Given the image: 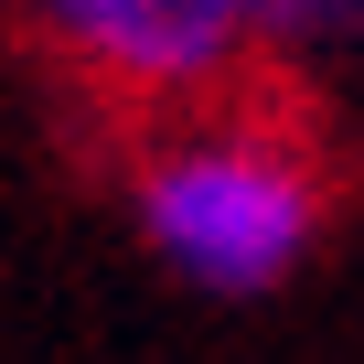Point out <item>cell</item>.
<instances>
[{"mask_svg": "<svg viewBox=\"0 0 364 364\" xmlns=\"http://www.w3.org/2000/svg\"><path fill=\"white\" fill-rule=\"evenodd\" d=\"M321 161L289 118L257 107H193L161 118V139L129 171V225L139 247L215 300H268L311 247H321Z\"/></svg>", "mask_w": 364, "mask_h": 364, "instance_id": "cell-1", "label": "cell"}, {"mask_svg": "<svg viewBox=\"0 0 364 364\" xmlns=\"http://www.w3.org/2000/svg\"><path fill=\"white\" fill-rule=\"evenodd\" d=\"M11 11L54 65L150 118L225 107V86L279 33V0H11Z\"/></svg>", "mask_w": 364, "mask_h": 364, "instance_id": "cell-2", "label": "cell"}, {"mask_svg": "<svg viewBox=\"0 0 364 364\" xmlns=\"http://www.w3.org/2000/svg\"><path fill=\"white\" fill-rule=\"evenodd\" d=\"M279 54H364V0H279Z\"/></svg>", "mask_w": 364, "mask_h": 364, "instance_id": "cell-3", "label": "cell"}]
</instances>
